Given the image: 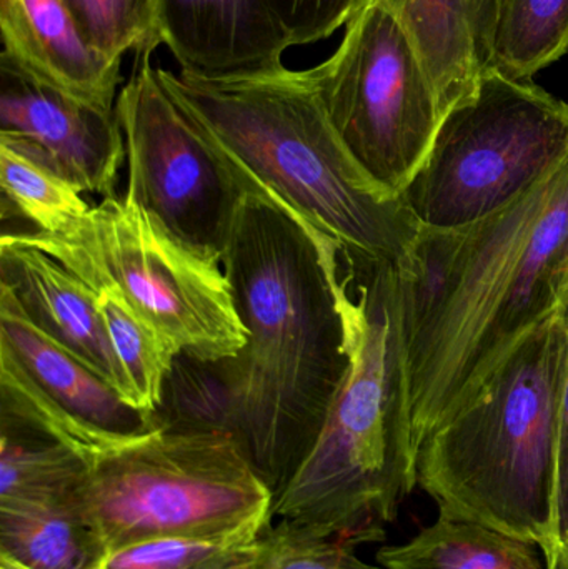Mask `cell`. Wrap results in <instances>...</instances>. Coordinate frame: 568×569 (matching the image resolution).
Returning a JSON list of instances; mask_svg holds the SVG:
<instances>
[{
	"mask_svg": "<svg viewBox=\"0 0 568 569\" xmlns=\"http://www.w3.org/2000/svg\"><path fill=\"white\" fill-rule=\"evenodd\" d=\"M247 343L217 361L236 435L273 495L322 428L352 358L343 247L252 190L222 259Z\"/></svg>",
	"mask_w": 568,
	"mask_h": 569,
	"instance_id": "6da1fadb",
	"label": "cell"
},
{
	"mask_svg": "<svg viewBox=\"0 0 568 569\" xmlns=\"http://www.w3.org/2000/svg\"><path fill=\"white\" fill-rule=\"evenodd\" d=\"M346 259L352 358L312 448L273 500V518L359 547L386 538L417 487L402 272Z\"/></svg>",
	"mask_w": 568,
	"mask_h": 569,
	"instance_id": "7a4b0ae2",
	"label": "cell"
},
{
	"mask_svg": "<svg viewBox=\"0 0 568 569\" xmlns=\"http://www.w3.org/2000/svg\"><path fill=\"white\" fill-rule=\"evenodd\" d=\"M568 307V157L460 229L439 303L407 328L413 445L459 410L530 330Z\"/></svg>",
	"mask_w": 568,
	"mask_h": 569,
	"instance_id": "3957f363",
	"label": "cell"
},
{
	"mask_svg": "<svg viewBox=\"0 0 568 569\" xmlns=\"http://www.w3.org/2000/svg\"><path fill=\"white\" fill-rule=\"evenodd\" d=\"M183 109L252 190L343 249L412 269L422 226L366 176L302 70L202 77L159 69Z\"/></svg>",
	"mask_w": 568,
	"mask_h": 569,
	"instance_id": "277c9868",
	"label": "cell"
},
{
	"mask_svg": "<svg viewBox=\"0 0 568 569\" xmlns=\"http://www.w3.org/2000/svg\"><path fill=\"white\" fill-rule=\"evenodd\" d=\"M567 311L537 325L417 451V487L442 517L536 545L552 535Z\"/></svg>",
	"mask_w": 568,
	"mask_h": 569,
	"instance_id": "5b68a950",
	"label": "cell"
},
{
	"mask_svg": "<svg viewBox=\"0 0 568 569\" xmlns=\"http://www.w3.org/2000/svg\"><path fill=\"white\" fill-rule=\"evenodd\" d=\"M273 495L236 435L160 427L99 455L80 511L102 558L160 538L253 543Z\"/></svg>",
	"mask_w": 568,
	"mask_h": 569,
	"instance_id": "8992f818",
	"label": "cell"
},
{
	"mask_svg": "<svg viewBox=\"0 0 568 569\" xmlns=\"http://www.w3.org/2000/svg\"><path fill=\"white\" fill-rule=\"evenodd\" d=\"M93 290L116 287L179 353L217 363L237 357L247 330L232 284L129 196L102 199L62 236L13 230Z\"/></svg>",
	"mask_w": 568,
	"mask_h": 569,
	"instance_id": "52a82bcc",
	"label": "cell"
},
{
	"mask_svg": "<svg viewBox=\"0 0 568 569\" xmlns=\"http://www.w3.org/2000/svg\"><path fill=\"white\" fill-rule=\"evenodd\" d=\"M568 157V103L487 70L447 112L403 202L426 229L474 226L509 206Z\"/></svg>",
	"mask_w": 568,
	"mask_h": 569,
	"instance_id": "ba28073f",
	"label": "cell"
},
{
	"mask_svg": "<svg viewBox=\"0 0 568 569\" xmlns=\"http://www.w3.org/2000/svg\"><path fill=\"white\" fill-rule=\"evenodd\" d=\"M302 76L360 169L387 196L402 197L446 113L399 17L367 0L336 52Z\"/></svg>",
	"mask_w": 568,
	"mask_h": 569,
	"instance_id": "9c48e42d",
	"label": "cell"
},
{
	"mask_svg": "<svg viewBox=\"0 0 568 569\" xmlns=\"http://www.w3.org/2000/svg\"><path fill=\"white\" fill-rule=\"evenodd\" d=\"M116 112L126 140V196L193 252L222 266L252 187L173 97L150 56H139Z\"/></svg>",
	"mask_w": 568,
	"mask_h": 569,
	"instance_id": "30bf717a",
	"label": "cell"
},
{
	"mask_svg": "<svg viewBox=\"0 0 568 569\" xmlns=\"http://www.w3.org/2000/svg\"><path fill=\"white\" fill-rule=\"evenodd\" d=\"M0 136L27 143L80 192L117 196L126 140L116 110L47 86L2 53Z\"/></svg>",
	"mask_w": 568,
	"mask_h": 569,
	"instance_id": "8fae6325",
	"label": "cell"
},
{
	"mask_svg": "<svg viewBox=\"0 0 568 569\" xmlns=\"http://www.w3.org/2000/svg\"><path fill=\"white\" fill-rule=\"evenodd\" d=\"M0 371L67 420L100 437L130 440L162 427L157 415L130 407L116 388L40 331L3 284Z\"/></svg>",
	"mask_w": 568,
	"mask_h": 569,
	"instance_id": "7c38bea8",
	"label": "cell"
},
{
	"mask_svg": "<svg viewBox=\"0 0 568 569\" xmlns=\"http://www.w3.org/2000/svg\"><path fill=\"white\" fill-rule=\"evenodd\" d=\"M0 284L12 291L22 313L40 331L133 407L129 380L113 351L93 288L49 253L9 232L0 240Z\"/></svg>",
	"mask_w": 568,
	"mask_h": 569,
	"instance_id": "4fadbf2b",
	"label": "cell"
},
{
	"mask_svg": "<svg viewBox=\"0 0 568 569\" xmlns=\"http://www.w3.org/2000/svg\"><path fill=\"white\" fill-rule=\"evenodd\" d=\"M159 39L180 70L202 77L282 69L293 46L269 0H159Z\"/></svg>",
	"mask_w": 568,
	"mask_h": 569,
	"instance_id": "5bb4252c",
	"label": "cell"
},
{
	"mask_svg": "<svg viewBox=\"0 0 568 569\" xmlns=\"http://www.w3.org/2000/svg\"><path fill=\"white\" fill-rule=\"evenodd\" d=\"M2 56L47 86L116 110L122 60L92 46L62 0H0Z\"/></svg>",
	"mask_w": 568,
	"mask_h": 569,
	"instance_id": "9a60e30c",
	"label": "cell"
},
{
	"mask_svg": "<svg viewBox=\"0 0 568 569\" xmlns=\"http://www.w3.org/2000/svg\"><path fill=\"white\" fill-rule=\"evenodd\" d=\"M399 17L439 93L444 113L477 92L492 63L507 0H380Z\"/></svg>",
	"mask_w": 568,
	"mask_h": 569,
	"instance_id": "2e32d148",
	"label": "cell"
},
{
	"mask_svg": "<svg viewBox=\"0 0 568 569\" xmlns=\"http://www.w3.org/2000/svg\"><path fill=\"white\" fill-rule=\"evenodd\" d=\"M0 431V505L80 510L89 463L76 450L6 411Z\"/></svg>",
	"mask_w": 568,
	"mask_h": 569,
	"instance_id": "e0dca14e",
	"label": "cell"
},
{
	"mask_svg": "<svg viewBox=\"0 0 568 569\" xmlns=\"http://www.w3.org/2000/svg\"><path fill=\"white\" fill-rule=\"evenodd\" d=\"M377 563L382 569H547L536 545L442 515L410 540L380 548Z\"/></svg>",
	"mask_w": 568,
	"mask_h": 569,
	"instance_id": "ac0fdd59",
	"label": "cell"
},
{
	"mask_svg": "<svg viewBox=\"0 0 568 569\" xmlns=\"http://www.w3.org/2000/svg\"><path fill=\"white\" fill-rule=\"evenodd\" d=\"M2 217L29 223L30 232L62 236L92 210L82 192L27 143L0 136Z\"/></svg>",
	"mask_w": 568,
	"mask_h": 569,
	"instance_id": "d6986e66",
	"label": "cell"
},
{
	"mask_svg": "<svg viewBox=\"0 0 568 569\" xmlns=\"http://www.w3.org/2000/svg\"><path fill=\"white\" fill-rule=\"evenodd\" d=\"M0 553L30 569H89L103 560L79 508L0 505Z\"/></svg>",
	"mask_w": 568,
	"mask_h": 569,
	"instance_id": "ffe728a7",
	"label": "cell"
},
{
	"mask_svg": "<svg viewBox=\"0 0 568 569\" xmlns=\"http://www.w3.org/2000/svg\"><path fill=\"white\" fill-rule=\"evenodd\" d=\"M96 293L113 351L129 380L133 407L143 413L157 415L162 405L163 385L179 350L133 310L116 287L103 284Z\"/></svg>",
	"mask_w": 568,
	"mask_h": 569,
	"instance_id": "44dd1931",
	"label": "cell"
},
{
	"mask_svg": "<svg viewBox=\"0 0 568 569\" xmlns=\"http://www.w3.org/2000/svg\"><path fill=\"white\" fill-rule=\"evenodd\" d=\"M568 52V0H507L490 69L530 80Z\"/></svg>",
	"mask_w": 568,
	"mask_h": 569,
	"instance_id": "7402d4cb",
	"label": "cell"
},
{
	"mask_svg": "<svg viewBox=\"0 0 568 569\" xmlns=\"http://www.w3.org/2000/svg\"><path fill=\"white\" fill-rule=\"evenodd\" d=\"M90 43L112 59L152 56L160 46L159 0H62Z\"/></svg>",
	"mask_w": 568,
	"mask_h": 569,
	"instance_id": "603a6c76",
	"label": "cell"
},
{
	"mask_svg": "<svg viewBox=\"0 0 568 569\" xmlns=\"http://www.w3.org/2000/svg\"><path fill=\"white\" fill-rule=\"evenodd\" d=\"M157 417L162 427L229 431L227 388L217 365L177 355L163 385L162 405Z\"/></svg>",
	"mask_w": 568,
	"mask_h": 569,
	"instance_id": "cb8c5ba5",
	"label": "cell"
},
{
	"mask_svg": "<svg viewBox=\"0 0 568 569\" xmlns=\"http://www.w3.org/2000/svg\"><path fill=\"white\" fill-rule=\"evenodd\" d=\"M109 569H256L257 541L160 538L103 558Z\"/></svg>",
	"mask_w": 568,
	"mask_h": 569,
	"instance_id": "d4e9b609",
	"label": "cell"
},
{
	"mask_svg": "<svg viewBox=\"0 0 568 569\" xmlns=\"http://www.w3.org/2000/svg\"><path fill=\"white\" fill-rule=\"evenodd\" d=\"M356 548L299 521L279 518L257 540L256 569H382L360 560Z\"/></svg>",
	"mask_w": 568,
	"mask_h": 569,
	"instance_id": "484cf974",
	"label": "cell"
},
{
	"mask_svg": "<svg viewBox=\"0 0 568 569\" xmlns=\"http://www.w3.org/2000/svg\"><path fill=\"white\" fill-rule=\"evenodd\" d=\"M367 0H269L293 46L329 39Z\"/></svg>",
	"mask_w": 568,
	"mask_h": 569,
	"instance_id": "4316f807",
	"label": "cell"
},
{
	"mask_svg": "<svg viewBox=\"0 0 568 569\" xmlns=\"http://www.w3.org/2000/svg\"><path fill=\"white\" fill-rule=\"evenodd\" d=\"M547 569H568V311L567 358L557 421L556 487H554L552 535L544 555Z\"/></svg>",
	"mask_w": 568,
	"mask_h": 569,
	"instance_id": "83f0119b",
	"label": "cell"
},
{
	"mask_svg": "<svg viewBox=\"0 0 568 569\" xmlns=\"http://www.w3.org/2000/svg\"><path fill=\"white\" fill-rule=\"evenodd\" d=\"M0 569H30V568L23 567L22 563H19V561L13 560V558L9 557V555L0 553Z\"/></svg>",
	"mask_w": 568,
	"mask_h": 569,
	"instance_id": "f1b7e54d",
	"label": "cell"
},
{
	"mask_svg": "<svg viewBox=\"0 0 568 569\" xmlns=\"http://www.w3.org/2000/svg\"><path fill=\"white\" fill-rule=\"evenodd\" d=\"M89 569H109V567H107L106 561L100 560V561H97V563L93 565V567L89 568Z\"/></svg>",
	"mask_w": 568,
	"mask_h": 569,
	"instance_id": "f546056e",
	"label": "cell"
}]
</instances>
